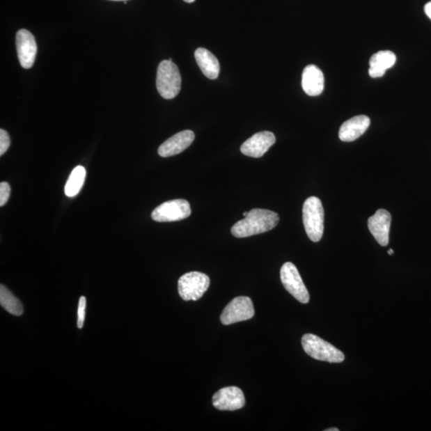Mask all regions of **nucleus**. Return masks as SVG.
<instances>
[{"mask_svg": "<svg viewBox=\"0 0 431 431\" xmlns=\"http://www.w3.org/2000/svg\"><path fill=\"white\" fill-rule=\"evenodd\" d=\"M276 143V137L269 131L256 133L244 141L241 147L243 155L258 158L263 156Z\"/></svg>", "mask_w": 431, "mask_h": 431, "instance_id": "obj_11", "label": "nucleus"}, {"mask_svg": "<svg viewBox=\"0 0 431 431\" xmlns=\"http://www.w3.org/2000/svg\"><path fill=\"white\" fill-rule=\"evenodd\" d=\"M391 216L386 210H379L368 219V228L373 237L382 246L389 243Z\"/></svg>", "mask_w": 431, "mask_h": 431, "instance_id": "obj_12", "label": "nucleus"}, {"mask_svg": "<svg viewBox=\"0 0 431 431\" xmlns=\"http://www.w3.org/2000/svg\"><path fill=\"white\" fill-rule=\"evenodd\" d=\"M191 215L190 205L187 200L176 199L166 201L152 211V219L157 222L178 221Z\"/></svg>", "mask_w": 431, "mask_h": 431, "instance_id": "obj_7", "label": "nucleus"}, {"mask_svg": "<svg viewBox=\"0 0 431 431\" xmlns=\"http://www.w3.org/2000/svg\"><path fill=\"white\" fill-rule=\"evenodd\" d=\"M111 1H127V0H111Z\"/></svg>", "mask_w": 431, "mask_h": 431, "instance_id": "obj_27", "label": "nucleus"}, {"mask_svg": "<svg viewBox=\"0 0 431 431\" xmlns=\"http://www.w3.org/2000/svg\"><path fill=\"white\" fill-rule=\"evenodd\" d=\"M157 89L165 100H173L181 91L182 77L176 64L171 60H163L158 65Z\"/></svg>", "mask_w": 431, "mask_h": 431, "instance_id": "obj_3", "label": "nucleus"}, {"mask_svg": "<svg viewBox=\"0 0 431 431\" xmlns=\"http://www.w3.org/2000/svg\"><path fill=\"white\" fill-rule=\"evenodd\" d=\"M10 140L6 130H0V155L3 156L9 148Z\"/></svg>", "mask_w": 431, "mask_h": 431, "instance_id": "obj_21", "label": "nucleus"}, {"mask_svg": "<svg viewBox=\"0 0 431 431\" xmlns=\"http://www.w3.org/2000/svg\"><path fill=\"white\" fill-rule=\"evenodd\" d=\"M19 63L24 69H30L34 65L37 54V45L34 36L25 29H21L16 34Z\"/></svg>", "mask_w": 431, "mask_h": 431, "instance_id": "obj_10", "label": "nucleus"}, {"mask_svg": "<svg viewBox=\"0 0 431 431\" xmlns=\"http://www.w3.org/2000/svg\"><path fill=\"white\" fill-rule=\"evenodd\" d=\"M280 221L276 212L268 210L253 209L248 212L244 219L239 221L231 229L234 237H249L269 232Z\"/></svg>", "mask_w": 431, "mask_h": 431, "instance_id": "obj_1", "label": "nucleus"}, {"mask_svg": "<svg viewBox=\"0 0 431 431\" xmlns=\"http://www.w3.org/2000/svg\"><path fill=\"white\" fill-rule=\"evenodd\" d=\"M303 221L307 235L313 242H319L324 229V211L321 201L310 196L303 206Z\"/></svg>", "mask_w": 431, "mask_h": 431, "instance_id": "obj_2", "label": "nucleus"}, {"mask_svg": "<svg viewBox=\"0 0 431 431\" xmlns=\"http://www.w3.org/2000/svg\"><path fill=\"white\" fill-rule=\"evenodd\" d=\"M389 253L390 255H393V254H394V251H393L392 249H389Z\"/></svg>", "mask_w": 431, "mask_h": 431, "instance_id": "obj_26", "label": "nucleus"}, {"mask_svg": "<svg viewBox=\"0 0 431 431\" xmlns=\"http://www.w3.org/2000/svg\"><path fill=\"white\" fill-rule=\"evenodd\" d=\"M303 90L309 96H318L324 89V76L315 65H308L302 75Z\"/></svg>", "mask_w": 431, "mask_h": 431, "instance_id": "obj_14", "label": "nucleus"}, {"mask_svg": "<svg viewBox=\"0 0 431 431\" xmlns=\"http://www.w3.org/2000/svg\"><path fill=\"white\" fill-rule=\"evenodd\" d=\"M326 431H339V429H338V428H330V429H327Z\"/></svg>", "mask_w": 431, "mask_h": 431, "instance_id": "obj_24", "label": "nucleus"}, {"mask_svg": "<svg viewBox=\"0 0 431 431\" xmlns=\"http://www.w3.org/2000/svg\"><path fill=\"white\" fill-rule=\"evenodd\" d=\"M302 346L311 357L329 363H342L345 356L339 349L329 342L313 334H305L302 338Z\"/></svg>", "mask_w": 431, "mask_h": 431, "instance_id": "obj_4", "label": "nucleus"}, {"mask_svg": "<svg viewBox=\"0 0 431 431\" xmlns=\"http://www.w3.org/2000/svg\"><path fill=\"white\" fill-rule=\"evenodd\" d=\"M10 187L8 183L1 182L0 184V206L6 205L10 198Z\"/></svg>", "mask_w": 431, "mask_h": 431, "instance_id": "obj_22", "label": "nucleus"}, {"mask_svg": "<svg viewBox=\"0 0 431 431\" xmlns=\"http://www.w3.org/2000/svg\"><path fill=\"white\" fill-rule=\"evenodd\" d=\"M424 10L425 15H427L431 19V2H429L425 5Z\"/></svg>", "mask_w": 431, "mask_h": 431, "instance_id": "obj_23", "label": "nucleus"}, {"mask_svg": "<svg viewBox=\"0 0 431 431\" xmlns=\"http://www.w3.org/2000/svg\"><path fill=\"white\" fill-rule=\"evenodd\" d=\"M195 139L192 130H184L169 139L158 148V155L162 157H169L181 154L187 150Z\"/></svg>", "mask_w": 431, "mask_h": 431, "instance_id": "obj_13", "label": "nucleus"}, {"mask_svg": "<svg viewBox=\"0 0 431 431\" xmlns=\"http://www.w3.org/2000/svg\"><path fill=\"white\" fill-rule=\"evenodd\" d=\"M86 299L84 297H81L79 301L78 308V327L79 329H83L86 316Z\"/></svg>", "mask_w": 431, "mask_h": 431, "instance_id": "obj_20", "label": "nucleus"}, {"mask_svg": "<svg viewBox=\"0 0 431 431\" xmlns=\"http://www.w3.org/2000/svg\"><path fill=\"white\" fill-rule=\"evenodd\" d=\"M210 285V277L203 272H190L180 277L178 292L185 301H198L208 290Z\"/></svg>", "mask_w": 431, "mask_h": 431, "instance_id": "obj_5", "label": "nucleus"}, {"mask_svg": "<svg viewBox=\"0 0 431 431\" xmlns=\"http://www.w3.org/2000/svg\"><path fill=\"white\" fill-rule=\"evenodd\" d=\"M0 304L10 314L20 316L24 313L23 305L12 292L4 285L0 287Z\"/></svg>", "mask_w": 431, "mask_h": 431, "instance_id": "obj_19", "label": "nucleus"}, {"mask_svg": "<svg viewBox=\"0 0 431 431\" xmlns=\"http://www.w3.org/2000/svg\"><path fill=\"white\" fill-rule=\"evenodd\" d=\"M281 279L286 290L299 302L308 304L310 297L306 286L299 274L297 267L291 262H287L281 269Z\"/></svg>", "mask_w": 431, "mask_h": 431, "instance_id": "obj_6", "label": "nucleus"}, {"mask_svg": "<svg viewBox=\"0 0 431 431\" xmlns=\"http://www.w3.org/2000/svg\"><path fill=\"white\" fill-rule=\"evenodd\" d=\"M212 405L219 411H237L245 405L243 391L237 386H228L215 393Z\"/></svg>", "mask_w": 431, "mask_h": 431, "instance_id": "obj_9", "label": "nucleus"}, {"mask_svg": "<svg viewBox=\"0 0 431 431\" xmlns=\"http://www.w3.org/2000/svg\"><path fill=\"white\" fill-rule=\"evenodd\" d=\"M195 58L201 72L207 78L212 80L217 79L220 73V63L214 54L201 47L196 50Z\"/></svg>", "mask_w": 431, "mask_h": 431, "instance_id": "obj_17", "label": "nucleus"}, {"mask_svg": "<svg viewBox=\"0 0 431 431\" xmlns=\"http://www.w3.org/2000/svg\"><path fill=\"white\" fill-rule=\"evenodd\" d=\"M249 212H244L243 216L246 217Z\"/></svg>", "mask_w": 431, "mask_h": 431, "instance_id": "obj_28", "label": "nucleus"}, {"mask_svg": "<svg viewBox=\"0 0 431 431\" xmlns=\"http://www.w3.org/2000/svg\"><path fill=\"white\" fill-rule=\"evenodd\" d=\"M185 2L191 3H194L195 1V0H184Z\"/></svg>", "mask_w": 431, "mask_h": 431, "instance_id": "obj_25", "label": "nucleus"}, {"mask_svg": "<svg viewBox=\"0 0 431 431\" xmlns=\"http://www.w3.org/2000/svg\"><path fill=\"white\" fill-rule=\"evenodd\" d=\"M396 63V56L390 51H382L373 54L370 59L369 75L373 79L383 77L386 70Z\"/></svg>", "mask_w": 431, "mask_h": 431, "instance_id": "obj_16", "label": "nucleus"}, {"mask_svg": "<svg viewBox=\"0 0 431 431\" xmlns=\"http://www.w3.org/2000/svg\"><path fill=\"white\" fill-rule=\"evenodd\" d=\"M86 175V169L84 166H76L68 180L65 187V194L69 198L77 195L83 187Z\"/></svg>", "mask_w": 431, "mask_h": 431, "instance_id": "obj_18", "label": "nucleus"}, {"mask_svg": "<svg viewBox=\"0 0 431 431\" xmlns=\"http://www.w3.org/2000/svg\"><path fill=\"white\" fill-rule=\"evenodd\" d=\"M255 310L252 299L248 297L233 299L224 309L221 321L224 325H230L253 318Z\"/></svg>", "mask_w": 431, "mask_h": 431, "instance_id": "obj_8", "label": "nucleus"}, {"mask_svg": "<svg viewBox=\"0 0 431 431\" xmlns=\"http://www.w3.org/2000/svg\"><path fill=\"white\" fill-rule=\"evenodd\" d=\"M370 120L366 116H359L348 119L340 129L339 137L343 141H353L366 132L370 127Z\"/></svg>", "mask_w": 431, "mask_h": 431, "instance_id": "obj_15", "label": "nucleus"}]
</instances>
